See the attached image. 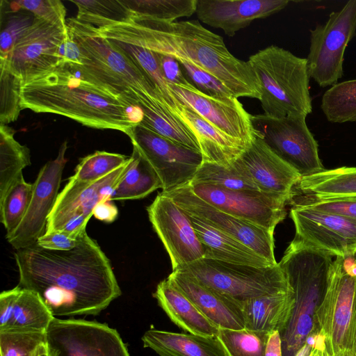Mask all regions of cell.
Segmentation results:
<instances>
[{
	"mask_svg": "<svg viewBox=\"0 0 356 356\" xmlns=\"http://www.w3.org/2000/svg\"><path fill=\"white\" fill-rule=\"evenodd\" d=\"M287 0H197L200 21L233 36L257 19L268 17L284 9Z\"/></svg>",
	"mask_w": 356,
	"mask_h": 356,
	"instance_id": "obj_21",
	"label": "cell"
},
{
	"mask_svg": "<svg viewBox=\"0 0 356 356\" xmlns=\"http://www.w3.org/2000/svg\"><path fill=\"white\" fill-rule=\"evenodd\" d=\"M46 337L49 356H130L118 331L97 321L54 317Z\"/></svg>",
	"mask_w": 356,
	"mask_h": 356,
	"instance_id": "obj_12",
	"label": "cell"
},
{
	"mask_svg": "<svg viewBox=\"0 0 356 356\" xmlns=\"http://www.w3.org/2000/svg\"><path fill=\"white\" fill-rule=\"evenodd\" d=\"M47 353L46 332L23 330L0 331L1 356H41Z\"/></svg>",
	"mask_w": 356,
	"mask_h": 356,
	"instance_id": "obj_38",
	"label": "cell"
},
{
	"mask_svg": "<svg viewBox=\"0 0 356 356\" xmlns=\"http://www.w3.org/2000/svg\"><path fill=\"white\" fill-rule=\"evenodd\" d=\"M304 195L316 199L356 197V167H340L302 177L294 196Z\"/></svg>",
	"mask_w": 356,
	"mask_h": 356,
	"instance_id": "obj_29",
	"label": "cell"
},
{
	"mask_svg": "<svg viewBox=\"0 0 356 356\" xmlns=\"http://www.w3.org/2000/svg\"><path fill=\"white\" fill-rule=\"evenodd\" d=\"M91 217V215L87 214L76 215L67 222L61 232L72 238L77 239L82 232L86 230V225Z\"/></svg>",
	"mask_w": 356,
	"mask_h": 356,
	"instance_id": "obj_49",
	"label": "cell"
},
{
	"mask_svg": "<svg viewBox=\"0 0 356 356\" xmlns=\"http://www.w3.org/2000/svg\"><path fill=\"white\" fill-rule=\"evenodd\" d=\"M240 156L229 167L202 163L191 183L207 184L234 191H260Z\"/></svg>",
	"mask_w": 356,
	"mask_h": 356,
	"instance_id": "obj_31",
	"label": "cell"
},
{
	"mask_svg": "<svg viewBox=\"0 0 356 356\" xmlns=\"http://www.w3.org/2000/svg\"><path fill=\"white\" fill-rule=\"evenodd\" d=\"M130 156L105 151H96L81 159L70 179L84 182L99 180L129 161Z\"/></svg>",
	"mask_w": 356,
	"mask_h": 356,
	"instance_id": "obj_39",
	"label": "cell"
},
{
	"mask_svg": "<svg viewBox=\"0 0 356 356\" xmlns=\"http://www.w3.org/2000/svg\"><path fill=\"white\" fill-rule=\"evenodd\" d=\"M18 286L19 291L15 302L13 318L6 330L46 332L54 316L35 293Z\"/></svg>",
	"mask_w": 356,
	"mask_h": 356,
	"instance_id": "obj_33",
	"label": "cell"
},
{
	"mask_svg": "<svg viewBox=\"0 0 356 356\" xmlns=\"http://www.w3.org/2000/svg\"><path fill=\"white\" fill-rule=\"evenodd\" d=\"M321 107L330 122H356V79L332 86L323 94Z\"/></svg>",
	"mask_w": 356,
	"mask_h": 356,
	"instance_id": "obj_34",
	"label": "cell"
},
{
	"mask_svg": "<svg viewBox=\"0 0 356 356\" xmlns=\"http://www.w3.org/2000/svg\"><path fill=\"white\" fill-rule=\"evenodd\" d=\"M141 156L154 170L162 191H170L191 183L203 163L202 154L175 143L138 124L127 135Z\"/></svg>",
	"mask_w": 356,
	"mask_h": 356,
	"instance_id": "obj_11",
	"label": "cell"
},
{
	"mask_svg": "<svg viewBox=\"0 0 356 356\" xmlns=\"http://www.w3.org/2000/svg\"><path fill=\"white\" fill-rule=\"evenodd\" d=\"M297 239L333 257L356 256V221L292 204L289 213Z\"/></svg>",
	"mask_w": 356,
	"mask_h": 356,
	"instance_id": "obj_13",
	"label": "cell"
},
{
	"mask_svg": "<svg viewBox=\"0 0 356 356\" xmlns=\"http://www.w3.org/2000/svg\"><path fill=\"white\" fill-rule=\"evenodd\" d=\"M191 191L210 205L274 232L286 214L289 200L261 191H234L202 183L189 184Z\"/></svg>",
	"mask_w": 356,
	"mask_h": 356,
	"instance_id": "obj_15",
	"label": "cell"
},
{
	"mask_svg": "<svg viewBox=\"0 0 356 356\" xmlns=\"http://www.w3.org/2000/svg\"><path fill=\"white\" fill-rule=\"evenodd\" d=\"M306 117L251 115L254 132L302 177L325 170L319 157L318 143L307 125Z\"/></svg>",
	"mask_w": 356,
	"mask_h": 356,
	"instance_id": "obj_10",
	"label": "cell"
},
{
	"mask_svg": "<svg viewBox=\"0 0 356 356\" xmlns=\"http://www.w3.org/2000/svg\"><path fill=\"white\" fill-rule=\"evenodd\" d=\"M318 330L329 356L353 348L356 330V258L337 257L316 312Z\"/></svg>",
	"mask_w": 356,
	"mask_h": 356,
	"instance_id": "obj_8",
	"label": "cell"
},
{
	"mask_svg": "<svg viewBox=\"0 0 356 356\" xmlns=\"http://www.w3.org/2000/svg\"><path fill=\"white\" fill-rule=\"evenodd\" d=\"M170 113L196 138L203 163L229 167L248 147L219 131L179 99Z\"/></svg>",
	"mask_w": 356,
	"mask_h": 356,
	"instance_id": "obj_24",
	"label": "cell"
},
{
	"mask_svg": "<svg viewBox=\"0 0 356 356\" xmlns=\"http://www.w3.org/2000/svg\"><path fill=\"white\" fill-rule=\"evenodd\" d=\"M356 35V0H350L328 19L310 30L307 64L309 77L321 87L337 83L343 73L344 53Z\"/></svg>",
	"mask_w": 356,
	"mask_h": 356,
	"instance_id": "obj_9",
	"label": "cell"
},
{
	"mask_svg": "<svg viewBox=\"0 0 356 356\" xmlns=\"http://www.w3.org/2000/svg\"><path fill=\"white\" fill-rule=\"evenodd\" d=\"M134 14L156 20L175 22L196 12L197 0L123 1Z\"/></svg>",
	"mask_w": 356,
	"mask_h": 356,
	"instance_id": "obj_36",
	"label": "cell"
},
{
	"mask_svg": "<svg viewBox=\"0 0 356 356\" xmlns=\"http://www.w3.org/2000/svg\"><path fill=\"white\" fill-rule=\"evenodd\" d=\"M188 215L204 248V258L257 267L276 265L204 220L193 215Z\"/></svg>",
	"mask_w": 356,
	"mask_h": 356,
	"instance_id": "obj_25",
	"label": "cell"
},
{
	"mask_svg": "<svg viewBox=\"0 0 356 356\" xmlns=\"http://www.w3.org/2000/svg\"><path fill=\"white\" fill-rule=\"evenodd\" d=\"M20 287L35 293L54 316L97 315L122 291L110 261L82 232L70 250H51L37 243L17 250Z\"/></svg>",
	"mask_w": 356,
	"mask_h": 356,
	"instance_id": "obj_1",
	"label": "cell"
},
{
	"mask_svg": "<svg viewBox=\"0 0 356 356\" xmlns=\"http://www.w3.org/2000/svg\"><path fill=\"white\" fill-rule=\"evenodd\" d=\"M289 203L334 213L356 221V197L321 200L297 195L292 197Z\"/></svg>",
	"mask_w": 356,
	"mask_h": 356,
	"instance_id": "obj_43",
	"label": "cell"
},
{
	"mask_svg": "<svg viewBox=\"0 0 356 356\" xmlns=\"http://www.w3.org/2000/svg\"><path fill=\"white\" fill-rule=\"evenodd\" d=\"M265 356H283L280 333L278 330L269 333L265 350Z\"/></svg>",
	"mask_w": 356,
	"mask_h": 356,
	"instance_id": "obj_51",
	"label": "cell"
},
{
	"mask_svg": "<svg viewBox=\"0 0 356 356\" xmlns=\"http://www.w3.org/2000/svg\"><path fill=\"white\" fill-rule=\"evenodd\" d=\"M353 350L356 353V330H355V341H354V344H353Z\"/></svg>",
	"mask_w": 356,
	"mask_h": 356,
	"instance_id": "obj_53",
	"label": "cell"
},
{
	"mask_svg": "<svg viewBox=\"0 0 356 356\" xmlns=\"http://www.w3.org/2000/svg\"><path fill=\"white\" fill-rule=\"evenodd\" d=\"M176 270L192 275L241 305L252 298L291 289L279 263L257 267L202 258Z\"/></svg>",
	"mask_w": 356,
	"mask_h": 356,
	"instance_id": "obj_7",
	"label": "cell"
},
{
	"mask_svg": "<svg viewBox=\"0 0 356 356\" xmlns=\"http://www.w3.org/2000/svg\"><path fill=\"white\" fill-rule=\"evenodd\" d=\"M167 278L218 328H245L241 305L238 302L206 286L189 274L176 270Z\"/></svg>",
	"mask_w": 356,
	"mask_h": 356,
	"instance_id": "obj_23",
	"label": "cell"
},
{
	"mask_svg": "<svg viewBox=\"0 0 356 356\" xmlns=\"http://www.w3.org/2000/svg\"><path fill=\"white\" fill-rule=\"evenodd\" d=\"M147 211L170 257L172 271L204 258V248L189 216L170 197L161 192Z\"/></svg>",
	"mask_w": 356,
	"mask_h": 356,
	"instance_id": "obj_16",
	"label": "cell"
},
{
	"mask_svg": "<svg viewBox=\"0 0 356 356\" xmlns=\"http://www.w3.org/2000/svg\"><path fill=\"white\" fill-rule=\"evenodd\" d=\"M129 11L120 20H99L93 25L106 26L152 52L193 65L217 79L236 98L260 99L259 82L248 61L233 56L223 38L198 20L165 22Z\"/></svg>",
	"mask_w": 356,
	"mask_h": 356,
	"instance_id": "obj_2",
	"label": "cell"
},
{
	"mask_svg": "<svg viewBox=\"0 0 356 356\" xmlns=\"http://www.w3.org/2000/svg\"><path fill=\"white\" fill-rule=\"evenodd\" d=\"M332 257L293 238L279 264L292 287L295 305L280 332L283 356H295L312 334L320 333L316 312L325 294Z\"/></svg>",
	"mask_w": 356,
	"mask_h": 356,
	"instance_id": "obj_5",
	"label": "cell"
},
{
	"mask_svg": "<svg viewBox=\"0 0 356 356\" xmlns=\"http://www.w3.org/2000/svg\"><path fill=\"white\" fill-rule=\"evenodd\" d=\"M153 296L170 319L190 334L217 336L219 328L168 278L159 282Z\"/></svg>",
	"mask_w": 356,
	"mask_h": 356,
	"instance_id": "obj_26",
	"label": "cell"
},
{
	"mask_svg": "<svg viewBox=\"0 0 356 356\" xmlns=\"http://www.w3.org/2000/svg\"><path fill=\"white\" fill-rule=\"evenodd\" d=\"M15 132L7 124L0 125V199L31 164L29 149L15 139Z\"/></svg>",
	"mask_w": 356,
	"mask_h": 356,
	"instance_id": "obj_32",
	"label": "cell"
},
{
	"mask_svg": "<svg viewBox=\"0 0 356 356\" xmlns=\"http://www.w3.org/2000/svg\"><path fill=\"white\" fill-rule=\"evenodd\" d=\"M32 21L25 14H20L10 18L6 27L1 32L0 60H8L9 59L17 39L31 24Z\"/></svg>",
	"mask_w": 356,
	"mask_h": 356,
	"instance_id": "obj_45",
	"label": "cell"
},
{
	"mask_svg": "<svg viewBox=\"0 0 356 356\" xmlns=\"http://www.w3.org/2000/svg\"><path fill=\"white\" fill-rule=\"evenodd\" d=\"M240 157L260 191L284 197L290 202L302 177L255 133Z\"/></svg>",
	"mask_w": 356,
	"mask_h": 356,
	"instance_id": "obj_22",
	"label": "cell"
},
{
	"mask_svg": "<svg viewBox=\"0 0 356 356\" xmlns=\"http://www.w3.org/2000/svg\"><path fill=\"white\" fill-rule=\"evenodd\" d=\"M18 291L17 286L0 294V331L6 330L11 322Z\"/></svg>",
	"mask_w": 356,
	"mask_h": 356,
	"instance_id": "obj_48",
	"label": "cell"
},
{
	"mask_svg": "<svg viewBox=\"0 0 356 356\" xmlns=\"http://www.w3.org/2000/svg\"><path fill=\"white\" fill-rule=\"evenodd\" d=\"M69 35L81 52L79 76L126 108L140 109L143 118H176L149 76L90 24L67 19Z\"/></svg>",
	"mask_w": 356,
	"mask_h": 356,
	"instance_id": "obj_3",
	"label": "cell"
},
{
	"mask_svg": "<svg viewBox=\"0 0 356 356\" xmlns=\"http://www.w3.org/2000/svg\"><path fill=\"white\" fill-rule=\"evenodd\" d=\"M41 356H49V354H48V353H47L42 355Z\"/></svg>",
	"mask_w": 356,
	"mask_h": 356,
	"instance_id": "obj_54",
	"label": "cell"
},
{
	"mask_svg": "<svg viewBox=\"0 0 356 356\" xmlns=\"http://www.w3.org/2000/svg\"><path fill=\"white\" fill-rule=\"evenodd\" d=\"M79 236L75 239L61 231L45 233L38 238L37 244L51 250H70L77 245Z\"/></svg>",
	"mask_w": 356,
	"mask_h": 356,
	"instance_id": "obj_47",
	"label": "cell"
},
{
	"mask_svg": "<svg viewBox=\"0 0 356 356\" xmlns=\"http://www.w3.org/2000/svg\"><path fill=\"white\" fill-rule=\"evenodd\" d=\"M154 54L165 79L169 83L177 86H187L190 83L185 78L180 64L176 59L156 53H154Z\"/></svg>",
	"mask_w": 356,
	"mask_h": 356,
	"instance_id": "obj_46",
	"label": "cell"
},
{
	"mask_svg": "<svg viewBox=\"0 0 356 356\" xmlns=\"http://www.w3.org/2000/svg\"><path fill=\"white\" fill-rule=\"evenodd\" d=\"M20 107L60 115L84 126L127 135L137 124L127 108L83 80L74 65L67 63L22 83Z\"/></svg>",
	"mask_w": 356,
	"mask_h": 356,
	"instance_id": "obj_4",
	"label": "cell"
},
{
	"mask_svg": "<svg viewBox=\"0 0 356 356\" xmlns=\"http://www.w3.org/2000/svg\"><path fill=\"white\" fill-rule=\"evenodd\" d=\"M14 11L23 9L54 25L67 26L66 9L59 0L15 1L10 3Z\"/></svg>",
	"mask_w": 356,
	"mask_h": 356,
	"instance_id": "obj_42",
	"label": "cell"
},
{
	"mask_svg": "<svg viewBox=\"0 0 356 356\" xmlns=\"http://www.w3.org/2000/svg\"><path fill=\"white\" fill-rule=\"evenodd\" d=\"M78 8L77 20L91 24L99 20H120L129 13L123 1H71Z\"/></svg>",
	"mask_w": 356,
	"mask_h": 356,
	"instance_id": "obj_41",
	"label": "cell"
},
{
	"mask_svg": "<svg viewBox=\"0 0 356 356\" xmlns=\"http://www.w3.org/2000/svg\"><path fill=\"white\" fill-rule=\"evenodd\" d=\"M295 305L293 290L250 299L241 305L245 328L280 333L286 326Z\"/></svg>",
	"mask_w": 356,
	"mask_h": 356,
	"instance_id": "obj_28",
	"label": "cell"
},
{
	"mask_svg": "<svg viewBox=\"0 0 356 356\" xmlns=\"http://www.w3.org/2000/svg\"><path fill=\"white\" fill-rule=\"evenodd\" d=\"M176 97L200 117L222 133L249 146L254 132L251 115L236 97H218L203 93L191 83L187 86L170 83Z\"/></svg>",
	"mask_w": 356,
	"mask_h": 356,
	"instance_id": "obj_19",
	"label": "cell"
},
{
	"mask_svg": "<svg viewBox=\"0 0 356 356\" xmlns=\"http://www.w3.org/2000/svg\"><path fill=\"white\" fill-rule=\"evenodd\" d=\"M248 61L259 82L264 115L280 118L312 112L306 58L271 45Z\"/></svg>",
	"mask_w": 356,
	"mask_h": 356,
	"instance_id": "obj_6",
	"label": "cell"
},
{
	"mask_svg": "<svg viewBox=\"0 0 356 356\" xmlns=\"http://www.w3.org/2000/svg\"><path fill=\"white\" fill-rule=\"evenodd\" d=\"M67 142L60 145L58 156L40 169L33 183V192L28 210L17 228L6 236L15 249L29 247L37 243L46 232L49 216L52 211L60 188L63 169L67 163L65 156Z\"/></svg>",
	"mask_w": 356,
	"mask_h": 356,
	"instance_id": "obj_18",
	"label": "cell"
},
{
	"mask_svg": "<svg viewBox=\"0 0 356 356\" xmlns=\"http://www.w3.org/2000/svg\"><path fill=\"white\" fill-rule=\"evenodd\" d=\"M33 184L27 183L21 175L0 199V218L6 235L11 234L19 225L29 207Z\"/></svg>",
	"mask_w": 356,
	"mask_h": 356,
	"instance_id": "obj_35",
	"label": "cell"
},
{
	"mask_svg": "<svg viewBox=\"0 0 356 356\" xmlns=\"http://www.w3.org/2000/svg\"><path fill=\"white\" fill-rule=\"evenodd\" d=\"M161 193L170 197L186 213L204 220L248 245L273 264H277L274 254V232L210 205L195 195L188 184Z\"/></svg>",
	"mask_w": 356,
	"mask_h": 356,
	"instance_id": "obj_17",
	"label": "cell"
},
{
	"mask_svg": "<svg viewBox=\"0 0 356 356\" xmlns=\"http://www.w3.org/2000/svg\"><path fill=\"white\" fill-rule=\"evenodd\" d=\"M0 122L7 124L15 121L22 110V81L10 70L7 60H0Z\"/></svg>",
	"mask_w": 356,
	"mask_h": 356,
	"instance_id": "obj_40",
	"label": "cell"
},
{
	"mask_svg": "<svg viewBox=\"0 0 356 356\" xmlns=\"http://www.w3.org/2000/svg\"><path fill=\"white\" fill-rule=\"evenodd\" d=\"M158 188H162V184L157 174L138 151L133 147L127 170L109 200L141 199Z\"/></svg>",
	"mask_w": 356,
	"mask_h": 356,
	"instance_id": "obj_30",
	"label": "cell"
},
{
	"mask_svg": "<svg viewBox=\"0 0 356 356\" xmlns=\"http://www.w3.org/2000/svg\"><path fill=\"white\" fill-rule=\"evenodd\" d=\"M185 78L204 94L218 97H235L214 76L186 62H179Z\"/></svg>",
	"mask_w": 356,
	"mask_h": 356,
	"instance_id": "obj_44",
	"label": "cell"
},
{
	"mask_svg": "<svg viewBox=\"0 0 356 356\" xmlns=\"http://www.w3.org/2000/svg\"><path fill=\"white\" fill-rule=\"evenodd\" d=\"M118 209L110 200L98 203L93 210V216L98 220L111 222L118 217Z\"/></svg>",
	"mask_w": 356,
	"mask_h": 356,
	"instance_id": "obj_50",
	"label": "cell"
},
{
	"mask_svg": "<svg viewBox=\"0 0 356 356\" xmlns=\"http://www.w3.org/2000/svg\"><path fill=\"white\" fill-rule=\"evenodd\" d=\"M145 348L159 356H227L217 336L204 337L151 328L142 337Z\"/></svg>",
	"mask_w": 356,
	"mask_h": 356,
	"instance_id": "obj_27",
	"label": "cell"
},
{
	"mask_svg": "<svg viewBox=\"0 0 356 356\" xmlns=\"http://www.w3.org/2000/svg\"><path fill=\"white\" fill-rule=\"evenodd\" d=\"M67 35V26L54 25L33 17L17 39L7 60L22 83L51 70L61 63L59 49Z\"/></svg>",
	"mask_w": 356,
	"mask_h": 356,
	"instance_id": "obj_14",
	"label": "cell"
},
{
	"mask_svg": "<svg viewBox=\"0 0 356 356\" xmlns=\"http://www.w3.org/2000/svg\"><path fill=\"white\" fill-rule=\"evenodd\" d=\"M332 356H356V353L352 349H345L337 352Z\"/></svg>",
	"mask_w": 356,
	"mask_h": 356,
	"instance_id": "obj_52",
	"label": "cell"
},
{
	"mask_svg": "<svg viewBox=\"0 0 356 356\" xmlns=\"http://www.w3.org/2000/svg\"><path fill=\"white\" fill-rule=\"evenodd\" d=\"M127 163L106 177L92 182L69 181L59 193L51 212L45 233L61 231L74 216L80 214L93 216L95 206L109 200L117 184L124 175Z\"/></svg>",
	"mask_w": 356,
	"mask_h": 356,
	"instance_id": "obj_20",
	"label": "cell"
},
{
	"mask_svg": "<svg viewBox=\"0 0 356 356\" xmlns=\"http://www.w3.org/2000/svg\"><path fill=\"white\" fill-rule=\"evenodd\" d=\"M269 333L246 328H219L217 337L227 356H265Z\"/></svg>",
	"mask_w": 356,
	"mask_h": 356,
	"instance_id": "obj_37",
	"label": "cell"
}]
</instances>
